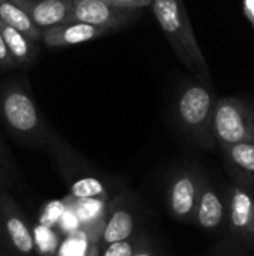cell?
Masks as SVG:
<instances>
[{
	"label": "cell",
	"mask_w": 254,
	"mask_h": 256,
	"mask_svg": "<svg viewBox=\"0 0 254 256\" xmlns=\"http://www.w3.org/2000/svg\"><path fill=\"white\" fill-rule=\"evenodd\" d=\"M0 120L19 146L46 152L54 128L39 110L27 78L0 82Z\"/></svg>",
	"instance_id": "6da1fadb"
},
{
	"label": "cell",
	"mask_w": 254,
	"mask_h": 256,
	"mask_svg": "<svg viewBox=\"0 0 254 256\" xmlns=\"http://www.w3.org/2000/svg\"><path fill=\"white\" fill-rule=\"evenodd\" d=\"M151 12L180 62L199 81H211V69L196 39L184 0H153Z\"/></svg>",
	"instance_id": "7a4b0ae2"
},
{
	"label": "cell",
	"mask_w": 254,
	"mask_h": 256,
	"mask_svg": "<svg viewBox=\"0 0 254 256\" xmlns=\"http://www.w3.org/2000/svg\"><path fill=\"white\" fill-rule=\"evenodd\" d=\"M216 92L213 82L196 78L184 81L175 96L174 117L181 132L202 148H213V116L216 106Z\"/></svg>",
	"instance_id": "3957f363"
},
{
	"label": "cell",
	"mask_w": 254,
	"mask_h": 256,
	"mask_svg": "<svg viewBox=\"0 0 254 256\" xmlns=\"http://www.w3.org/2000/svg\"><path fill=\"white\" fill-rule=\"evenodd\" d=\"M46 153L52 158L72 196L78 200L106 196V192H109L108 176L82 156L55 129L51 132Z\"/></svg>",
	"instance_id": "277c9868"
},
{
	"label": "cell",
	"mask_w": 254,
	"mask_h": 256,
	"mask_svg": "<svg viewBox=\"0 0 254 256\" xmlns=\"http://www.w3.org/2000/svg\"><path fill=\"white\" fill-rule=\"evenodd\" d=\"M213 135L216 144L222 148L254 141V102L237 96L217 98L213 116Z\"/></svg>",
	"instance_id": "5b68a950"
},
{
	"label": "cell",
	"mask_w": 254,
	"mask_h": 256,
	"mask_svg": "<svg viewBox=\"0 0 254 256\" xmlns=\"http://www.w3.org/2000/svg\"><path fill=\"white\" fill-rule=\"evenodd\" d=\"M144 206L132 189H123L118 195L106 201L103 212L102 232L99 238L100 249L126 238L133 237L144 226Z\"/></svg>",
	"instance_id": "8992f818"
},
{
	"label": "cell",
	"mask_w": 254,
	"mask_h": 256,
	"mask_svg": "<svg viewBox=\"0 0 254 256\" xmlns=\"http://www.w3.org/2000/svg\"><path fill=\"white\" fill-rule=\"evenodd\" d=\"M0 224L10 256H36V238L30 222L9 190L0 188Z\"/></svg>",
	"instance_id": "52a82bcc"
},
{
	"label": "cell",
	"mask_w": 254,
	"mask_h": 256,
	"mask_svg": "<svg viewBox=\"0 0 254 256\" xmlns=\"http://www.w3.org/2000/svg\"><path fill=\"white\" fill-rule=\"evenodd\" d=\"M204 174L193 166L178 168L171 174L165 198L169 214L183 224H193Z\"/></svg>",
	"instance_id": "ba28073f"
},
{
	"label": "cell",
	"mask_w": 254,
	"mask_h": 256,
	"mask_svg": "<svg viewBox=\"0 0 254 256\" xmlns=\"http://www.w3.org/2000/svg\"><path fill=\"white\" fill-rule=\"evenodd\" d=\"M141 16V9L120 8L106 0H73L69 20L87 22L114 33L133 26Z\"/></svg>",
	"instance_id": "9c48e42d"
},
{
	"label": "cell",
	"mask_w": 254,
	"mask_h": 256,
	"mask_svg": "<svg viewBox=\"0 0 254 256\" xmlns=\"http://www.w3.org/2000/svg\"><path fill=\"white\" fill-rule=\"evenodd\" d=\"M226 224L231 236L254 248V195L243 186H231L226 194Z\"/></svg>",
	"instance_id": "30bf717a"
},
{
	"label": "cell",
	"mask_w": 254,
	"mask_h": 256,
	"mask_svg": "<svg viewBox=\"0 0 254 256\" xmlns=\"http://www.w3.org/2000/svg\"><path fill=\"white\" fill-rule=\"evenodd\" d=\"M106 34H111V32L76 20H67L43 30L42 42L48 48H67L103 38Z\"/></svg>",
	"instance_id": "8fae6325"
},
{
	"label": "cell",
	"mask_w": 254,
	"mask_h": 256,
	"mask_svg": "<svg viewBox=\"0 0 254 256\" xmlns=\"http://www.w3.org/2000/svg\"><path fill=\"white\" fill-rule=\"evenodd\" d=\"M193 224L207 232H214L226 224V201L205 176L201 183Z\"/></svg>",
	"instance_id": "7c38bea8"
},
{
	"label": "cell",
	"mask_w": 254,
	"mask_h": 256,
	"mask_svg": "<svg viewBox=\"0 0 254 256\" xmlns=\"http://www.w3.org/2000/svg\"><path fill=\"white\" fill-rule=\"evenodd\" d=\"M42 32L70 18L73 0H12Z\"/></svg>",
	"instance_id": "4fadbf2b"
},
{
	"label": "cell",
	"mask_w": 254,
	"mask_h": 256,
	"mask_svg": "<svg viewBox=\"0 0 254 256\" xmlns=\"http://www.w3.org/2000/svg\"><path fill=\"white\" fill-rule=\"evenodd\" d=\"M0 33L16 68H30L36 62L40 52L39 42L30 39L19 30L9 27L1 21H0Z\"/></svg>",
	"instance_id": "5bb4252c"
},
{
	"label": "cell",
	"mask_w": 254,
	"mask_h": 256,
	"mask_svg": "<svg viewBox=\"0 0 254 256\" xmlns=\"http://www.w3.org/2000/svg\"><path fill=\"white\" fill-rule=\"evenodd\" d=\"M222 150L232 176L241 183H254V141L232 144Z\"/></svg>",
	"instance_id": "9a60e30c"
},
{
	"label": "cell",
	"mask_w": 254,
	"mask_h": 256,
	"mask_svg": "<svg viewBox=\"0 0 254 256\" xmlns=\"http://www.w3.org/2000/svg\"><path fill=\"white\" fill-rule=\"evenodd\" d=\"M0 21L19 30L36 42L42 40V30L36 27L28 15L12 0H0Z\"/></svg>",
	"instance_id": "2e32d148"
},
{
	"label": "cell",
	"mask_w": 254,
	"mask_h": 256,
	"mask_svg": "<svg viewBox=\"0 0 254 256\" xmlns=\"http://www.w3.org/2000/svg\"><path fill=\"white\" fill-rule=\"evenodd\" d=\"M18 180H19V171L16 162L10 150L4 144L3 138L0 136V188L9 190L13 186H16Z\"/></svg>",
	"instance_id": "e0dca14e"
},
{
	"label": "cell",
	"mask_w": 254,
	"mask_h": 256,
	"mask_svg": "<svg viewBox=\"0 0 254 256\" xmlns=\"http://www.w3.org/2000/svg\"><path fill=\"white\" fill-rule=\"evenodd\" d=\"M141 230L138 231V234H135L130 238H126V240H121V242H115V243H111V244L102 248L99 256H133L135 249L138 246V242H139Z\"/></svg>",
	"instance_id": "ac0fdd59"
},
{
	"label": "cell",
	"mask_w": 254,
	"mask_h": 256,
	"mask_svg": "<svg viewBox=\"0 0 254 256\" xmlns=\"http://www.w3.org/2000/svg\"><path fill=\"white\" fill-rule=\"evenodd\" d=\"M133 256H162L159 246L156 244L151 234L145 230V226H142V230H141L139 242H138V246L135 249Z\"/></svg>",
	"instance_id": "d6986e66"
},
{
	"label": "cell",
	"mask_w": 254,
	"mask_h": 256,
	"mask_svg": "<svg viewBox=\"0 0 254 256\" xmlns=\"http://www.w3.org/2000/svg\"><path fill=\"white\" fill-rule=\"evenodd\" d=\"M15 68H16V64L12 60V57L6 48V44L1 38V33H0V70H10Z\"/></svg>",
	"instance_id": "ffe728a7"
},
{
	"label": "cell",
	"mask_w": 254,
	"mask_h": 256,
	"mask_svg": "<svg viewBox=\"0 0 254 256\" xmlns=\"http://www.w3.org/2000/svg\"><path fill=\"white\" fill-rule=\"evenodd\" d=\"M111 4L120 6V8H127V9H144L147 6H151L153 0H106Z\"/></svg>",
	"instance_id": "44dd1931"
},
{
	"label": "cell",
	"mask_w": 254,
	"mask_h": 256,
	"mask_svg": "<svg viewBox=\"0 0 254 256\" xmlns=\"http://www.w3.org/2000/svg\"><path fill=\"white\" fill-rule=\"evenodd\" d=\"M243 9H244L247 20L254 27V0H243Z\"/></svg>",
	"instance_id": "7402d4cb"
},
{
	"label": "cell",
	"mask_w": 254,
	"mask_h": 256,
	"mask_svg": "<svg viewBox=\"0 0 254 256\" xmlns=\"http://www.w3.org/2000/svg\"><path fill=\"white\" fill-rule=\"evenodd\" d=\"M0 256H10V254H9V249H7V244H6L4 237H3L1 224H0Z\"/></svg>",
	"instance_id": "603a6c76"
}]
</instances>
